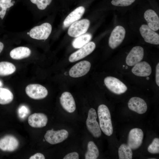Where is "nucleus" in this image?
<instances>
[{"label": "nucleus", "mask_w": 159, "mask_h": 159, "mask_svg": "<svg viewBox=\"0 0 159 159\" xmlns=\"http://www.w3.org/2000/svg\"><path fill=\"white\" fill-rule=\"evenodd\" d=\"M52 24L46 22L37 24L25 31L11 33V37L34 42H44L50 37L52 31Z\"/></svg>", "instance_id": "obj_1"}, {"label": "nucleus", "mask_w": 159, "mask_h": 159, "mask_svg": "<svg viewBox=\"0 0 159 159\" xmlns=\"http://www.w3.org/2000/svg\"><path fill=\"white\" fill-rule=\"evenodd\" d=\"M97 114L101 129L106 135H111L113 129L110 112L108 107L104 104L100 105L98 108Z\"/></svg>", "instance_id": "obj_2"}, {"label": "nucleus", "mask_w": 159, "mask_h": 159, "mask_svg": "<svg viewBox=\"0 0 159 159\" xmlns=\"http://www.w3.org/2000/svg\"><path fill=\"white\" fill-rule=\"evenodd\" d=\"M97 117L95 110L93 108H90L88 111L86 124L88 130L95 138L99 137L101 134L99 125L96 120Z\"/></svg>", "instance_id": "obj_3"}, {"label": "nucleus", "mask_w": 159, "mask_h": 159, "mask_svg": "<svg viewBox=\"0 0 159 159\" xmlns=\"http://www.w3.org/2000/svg\"><path fill=\"white\" fill-rule=\"evenodd\" d=\"M27 95L35 100L44 98L48 94V91L44 86L39 84H33L28 85L25 89Z\"/></svg>", "instance_id": "obj_4"}, {"label": "nucleus", "mask_w": 159, "mask_h": 159, "mask_svg": "<svg viewBox=\"0 0 159 159\" xmlns=\"http://www.w3.org/2000/svg\"><path fill=\"white\" fill-rule=\"evenodd\" d=\"M90 25V21L88 19L77 21L70 25L68 30V34L71 37H76L85 33Z\"/></svg>", "instance_id": "obj_5"}, {"label": "nucleus", "mask_w": 159, "mask_h": 159, "mask_svg": "<svg viewBox=\"0 0 159 159\" xmlns=\"http://www.w3.org/2000/svg\"><path fill=\"white\" fill-rule=\"evenodd\" d=\"M52 0H29L33 7L30 9L33 20L37 21L41 17L42 12L51 4Z\"/></svg>", "instance_id": "obj_6"}, {"label": "nucleus", "mask_w": 159, "mask_h": 159, "mask_svg": "<svg viewBox=\"0 0 159 159\" xmlns=\"http://www.w3.org/2000/svg\"><path fill=\"white\" fill-rule=\"evenodd\" d=\"M106 87L113 93L120 95L125 93L127 90L126 85L119 80L114 77L108 76L104 80Z\"/></svg>", "instance_id": "obj_7"}, {"label": "nucleus", "mask_w": 159, "mask_h": 159, "mask_svg": "<svg viewBox=\"0 0 159 159\" xmlns=\"http://www.w3.org/2000/svg\"><path fill=\"white\" fill-rule=\"evenodd\" d=\"M68 132L66 130L62 129L57 131L53 130H47L44 137L45 140L51 144H55L60 143L68 137Z\"/></svg>", "instance_id": "obj_8"}, {"label": "nucleus", "mask_w": 159, "mask_h": 159, "mask_svg": "<svg viewBox=\"0 0 159 159\" xmlns=\"http://www.w3.org/2000/svg\"><path fill=\"white\" fill-rule=\"evenodd\" d=\"M125 34L124 28L121 26H116L112 31L108 41V44L112 49H115L122 42Z\"/></svg>", "instance_id": "obj_9"}, {"label": "nucleus", "mask_w": 159, "mask_h": 159, "mask_svg": "<svg viewBox=\"0 0 159 159\" xmlns=\"http://www.w3.org/2000/svg\"><path fill=\"white\" fill-rule=\"evenodd\" d=\"M143 138L142 130L139 128H134L130 131L128 135L127 145L132 150L139 148L141 145Z\"/></svg>", "instance_id": "obj_10"}, {"label": "nucleus", "mask_w": 159, "mask_h": 159, "mask_svg": "<svg viewBox=\"0 0 159 159\" xmlns=\"http://www.w3.org/2000/svg\"><path fill=\"white\" fill-rule=\"evenodd\" d=\"M90 63L87 60H83L73 65L69 71V75L73 78L82 77L89 72L90 69Z\"/></svg>", "instance_id": "obj_11"}, {"label": "nucleus", "mask_w": 159, "mask_h": 159, "mask_svg": "<svg viewBox=\"0 0 159 159\" xmlns=\"http://www.w3.org/2000/svg\"><path fill=\"white\" fill-rule=\"evenodd\" d=\"M95 47L94 42H89L78 50L71 54L69 58V61L73 62L83 58L92 53Z\"/></svg>", "instance_id": "obj_12"}, {"label": "nucleus", "mask_w": 159, "mask_h": 159, "mask_svg": "<svg viewBox=\"0 0 159 159\" xmlns=\"http://www.w3.org/2000/svg\"><path fill=\"white\" fill-rule=\"evenodd\" d=\"M139 30L141 35L146 42L152 44H159V34L147 25H142Z\"/></svg>", "instance_id": "obj_13"}, {"label": "nucleus", "mask_w": 159, "mask_h": 159, "mask_svg": "<svg viewBox=\"0 0 159 159\" xmlns=\"http://www.w3.org/2000/svg\"><path fill=\"white\" fill-rule=\"evenodd\" d=\"M144 54V50L142 47L140 46L134 47L126 57V64L129 66H134L142 60Z\"/></svg>", "instance_id": "obj_14"}, {"label": "nucleus", "mask_w": 159, "mask_h": 159, "mask_svg": "<svg viewBox=\"0 0 159 159\" xmlns=\"http://www.w3.org/2000/svg\"><path fill=\"white\" fill-rule=\"evenodd\" d=\"M19 145L18 140L12 135H6L0 139V149L3 151H14L17 148Z\"/></svg>", "instance_id": "obj_15"}, {"label": "nucleus", "mask_w": 159, "mask_h": 159, "mask_svg": "<svg viewBox=\"0 0 159 159\" xmlns=\"http://www.w3.org/2000/svg\"><path fill=\"white\" fill-rule=\"evenodd\" d=\"M32 51L29 47L21 46L13 48L10 51L9 55L12 59L21 60L30 57L32 54Z\"/></svg>", "instance_id": "obj_16"}, {"label": "nucleus", "mask_w": 159, "mask_h": 159, "mask_svg": "<svg viewBox=\"0 0 159 159\" xmlns=\"http://www.w3.org/2000/svg\"><path fill=\"white\" fill-rule=\"evenodd\" d=\"M59 99L62 107L67 112L72 113L75 110L76 108L75 102L72 95L69 92H63Z\"/></svg>", "instance_id": "obj_17"}, {"label": "nucleus", "mask_w": 159, "mask_h": 159, "mask_svg": "<svg viewBox=\"0 0 159 159\" xmlns=\"http://www.w3.org/2000/svg\"><path fill=\"white\" fill-rule=\"evenodd\" d=\"M128 106L130 109L139 114L145 113L147 109V106L145 101L142 99L138 97L131 98L128 103Z\"/></svg>", "instance_id": "obj_18"}, {"label": "nucleus", "mask_w": 159, "mask_h": 159, "mask_svg": "<svg viewBox=\"0 0 159 159\" xmlns=\"http://www.w3.org/2000/svg\"><path fill=\"white\" fill-rule=\"evenodd\" d=\"M48 121L47 116L42 113H34L30 115L28 118V122L31 127L41 128L45 127Z\"/></svg>", "instance_id": "obj_19"}, {"label": "nucleus", "mask_w": 159, "mask_h": 159, "mask_svg": "<svg viewBox=\"0 0 159 159\" xmlns=\"http://www.w3.org/2000/svg\"><path fill=\"white\" fill-rule=\"evenodd\" d=\"M132 72L135 75L145 77L149 76L152 69L150 64L145 61L140 62L134 65L132 69Z\"/></svg>", "instance_id": "obj_20"}, {"label": "nucleus", "mask_w": 159, "mask_h": 159, "mask_svg": "<svg viewBox=\"0 0 159 159\" xmlns=\"http://www.w3.org/2000/svg\"><path fill=\"white\" fill-rule=\"evenodd\" d=\"M85 10V8L83 6H80L75 9L65 18L63 22L64 26L67 27L78 21L84 13Z\"/></svg>", "instance_id": "obj_21"}, {"label": "nucleus", "mask_w": 159, "mask_h": 159, "mask_svg": "<svg viewBox=\"0 0 159 159\" xmlns=\"http://www.w3.org/2000/svg\"><path fill=\"white\" fill-rule=\"evenodd\" d=\"M144 16L148 26L154 31H158L159 29V18L156 13L149 9L145 12Z\"/></svg>", "instance_id": "obj_22"}, {"label": "nucleus", "mask_w": 159, "mask_h": 159, "mask_svg": "<svg viewBox=\"0 0 159 159\" xmlns=\"http://www.w3.org/2000/svg\"><path fill=\"white\" fill-rule=\"evenodd\" d=\"M92 38L91 34L87 33L76 37L72 41V45L75 49H80L89 42Z\"/></svg>", "instance_id": "obj_23"}, {"label": "nucleus", "mask_w": 159, "mask_h": 159, "mask_svg": "<svg viewBox=\"0 0 159 159\" xmlns=\"http://www.w3.org/2000/svg\"><path fill=\"white\" fill-rule=\"evenodd\" d=\"M15 66L12 63L6 61L0 62V76H6L12 74L16 71Z\"/></svg>", "instance_id": "obj_24"}, {"label": "nucleus", "mask_w": 159, "mask_h": 159, "mask_svg": "<svg viewBox=\"0 0 159 159\" xmlns=\"http://www.w3.org/2000/svg\"><path fill=\"white\" fill-rule=\"evenodd\" d=\"M16 1L14 0H0V19L4 20L7 12L14 5Z\"/></svg>", "instance_id": "obj_25"}, {"label": "nucleus", "mask_w": 159, "mask_h": 159, "mask_svg": "<svg viewBox=\"0 0 159 159\" xmlns=\"http://www.w3.org/2000/svg\"><path fill=\"white\" fill-rule=\"evenodd\" d=\"M99 155V150L93 141L89 142L87 145V151L85 155V158L96 159Z\"/></svg>", "instance_id": "obj_26"}, {"label": "nucleus", "mask_w": 159, "mask_h": 159, "mask_svg": "<svg viewBox=\"0 0 159 159\" xmlns=\"http://www.w3.org/2000/svg\"><path fill=\"white\" fill-rule=\"evenodd\" d=\"M14 95L9 90L0 87V104L6 105L11 103L13 100Z\"/></svg>", "instance_id": "obj_27"}, {"label": "nucleus", "mask_w": 159, "mask_h": 159, "mask_svg": "<svg viewBox=\"0 0 159 159\" xmlns=\"http://www.w3.org/2000/svg\"><path fill=\"white\" fill-rule=\"evenodd\" d=\"M118 153L120 159H131L132 158V149L127 145L121 144L118 149Z\"/></svg>", "instance_id": "obj_28"}, {"label": "nucleus", "mask_w": 159, "mask_h": 159, "mask_svg": "<svg viewBox=\"0 0 159 159\" xmlns=\"http://www.w3.org/2000/svg\"><path fill=\"white\" fill-rule=\"evenodd\" d=\"M148 151L152 154L158 153H159V139L155 138L152 143L148 146Z\"/></svg>", "instance_id": "obj_29"}, {"label": "nucleus", "mask_w": 159, "mask_h": 159, "mask_svg": "<svg viewBox=\"0 0 159 159\" xmlns=\"http://www.w3.org/2000/svg\"><path fill=\"white\" fill-rule=\"evenodd\" d=\"M135 0H112L111 4L117 6H125L131 5Z\"/></svg>", "instance_id": "obj_30"}, {"label": "nucleus", "mask_w": 159, "mask_h": 159, "mask_svg": "<svg viewBox=\"0 0 159 159\" xmlns=\"http://www.w3.org/2000/svg\"><path fill=\"white\" fill-rule=\"evenodd\" d=\"M79 155L76 152H73L66 155L63 158V159H78Z\"/></svg>", "instance_id": "obj_31"}, {"label": "nucleus", "mask_w": 159, "mask_h": 159, "mask_svg": "<svg viewBox=\"0 0 159 159\" xmlns=\"http://www.w3.org/2000/svg\"><path fill=\"white\" fill-rule=\"evenodd\" d=\"M18 112L20 116L23 117L27 114V113L28 112V110L26 107L23 106L19 107Z\"/></svg>", "instance_id": "obj_32"}, {"label": "nucleus", "mask_w": 159, "mask_h": 159, "mask_svg": "<svg viewBox=\"0 0 159 159\" xmlns=\"http://www.w3.org/2000/svg\"><path fill=\"white\" fill-rule=\"evenodd\" d=\"M45 158L44 155L40 153H37L29 158V159H44Z\"/></svg>", "instance_id": "obj_33"}, {"label": "nucleus", "mask_w": 159, "mask_h": 159, "mask_svg": "<svg viewBox=\"0 0 159 159\" xmlns=\"http://www.w3.org/2000/svg\"><path fill=\"white\" fill-rule=\"evenodd\" d=\"M155 81L157 85L159 86V63L156 65V68Z\"/></svg>", "instance_id": "obj_34"}, {"label": "nucleus", "mask_w": 159, "mask_h": 159, "mask_svg": "<svg viewBox=\"0 0 159 159\" xmlns=\"http://www.w3.org/2000/svg\"><path fill=\"white\" fill-rule=\"evenodd\" d=\"M4 44L2 42L0 41V54L3 51L4 48Z\"/></svg>", "instance_id": "obj_35"}, {"label": "nucleus", "mask_w": 159, "mask_h": 159, "mask_svg": "<svg viewBox=\"0 0 159 159\" xmlns=\"http://www.w3.org/2000/svg\"><path fill=\"white\" fill-rule=\"evenodd\" d=\"M2 85V82L0 81V87Z\"/></svg>", "instance_id": "obj_36"}, {"label": "nucleus", "mask_w": 159, "mask_h": 159, "mask_svg": "<svg viewBox=\"0 0 159 159\" xmlns=\"http://www.w3.org/2000/svg\"><path fill=\"white\" fill-rule=\"evenodd\" d=\"M146 79L147 80H148L149 79V77H147L146 78Z\"/></svg>", "instance_id": "obj_37"}, {"label": "nucleus", "mask_w": 159, "mask_h": 159, "mask_svg": "<svg viewBox=\"0 0 159 159\" xmlns=\"http://www.w3.org/2000/svg\"></svg>", "instance_id": "obj_38"}]
</instances>
